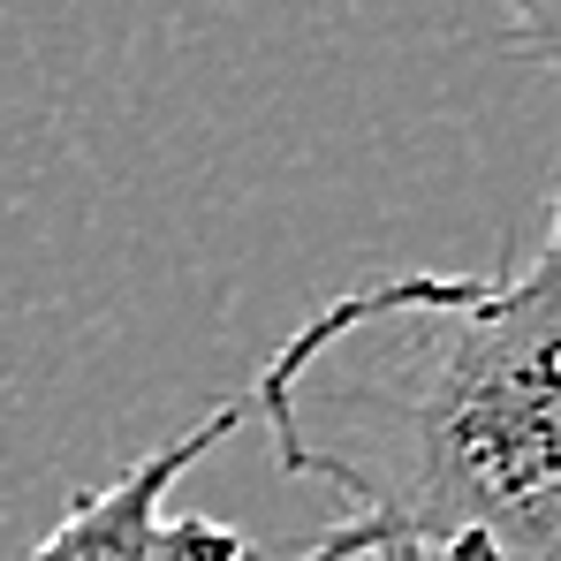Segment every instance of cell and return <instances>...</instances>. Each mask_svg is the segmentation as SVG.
I'll return each mask as SVG.
<instances>
[{
	"label": "cell",
	"mask_w": 561,
	"mask_h": 561,
	"mask_svg": "<svg viewBox=\"0 0 561 561\" xmlns=\"http://www.w3.org/2000/svg\"><path fill=\"white\" fill-rule=\"evenodd\" d=\"M501 15H508V31L524 38V54L554 77V92H561V0H493Z\"/></svg>",
	"instance_id": "cell-3"
},
{
	"label": "cell",
	"mask_w": 561,
	"mask_h": 561,
	"mask_svg": "<svg viewBox=\"0 0 561 561\" xmlns=\"http://www.w3.org/2000/svg\"><path fill=\"white\" fill-rule=\"evenodd\" d=\"M288 478L433 561H561V190L493 274H387L319 304L259 373Z\"/></svg>",
	"instance_id": "cell-1"
},
{
	"label": "cell",
	"mask_w": 561,
	"mask_h": 561,
	"mask_svg": "<svg viewBox=\"0 0 561 561\" xmlns=\"http://www.w3.org/2000/svg\"><path fill=\"white\" fill-rule=\"evenodd\" d=\"M243 561H251V554H243Z\"/></svg>",
	"instance_id": "cell-5"
},
{
	"label": "cell",
	"mask_w": 561,
	"mask_h": 561,
	"mask_svg": "<svg viewBox=\"0 0 561 561\" xmlns=\"http://www.w3.org/2000/svg\"><path fill=\"white\" fill-rule=\"evenodd\" d=\"M243 402H220L205 410L197 425H183L168 448L137 456L122 478H106L92 493H77L61 508V524L31 547L23 561H243V531L213 524V516H175L168 493L183 485L190 463H205L228 433H236Z\"/></svg>",
	"instance_id": "cell-2"
},
{
	"label": "cell",
	"mask_w": 561,
	"mask_h": 561,
	"mask_svg": "<svg viewBox=\"0 0 561 561\" xmlns=\"http://www.w3.org/2000/svg\"><path fill=\"white\" fill-rule=\"evenodd\" d=\"M296 561H433V554H417V547H402V539H379L365 524H334L327 539H311Z\"/></svg>",
	"instance_id": "cell-4"
}]
</instances>
